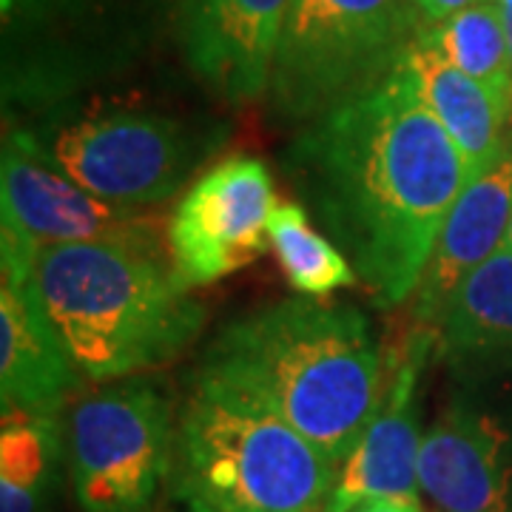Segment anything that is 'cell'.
Returning a JSON list of instances; mask_svg holds the SVG:
<instances>
[{
    "label": "cell",
    "mask_w": 512,
    "mask_h": 512,
    "mask_svg": "<svg viewBox=\"0 0 512 512\" xmlns=\"http://www.w3.org/2000/svg\"><path fill=\"white\" fill-rule=\"evenodd\" d=\"M498 3H504V0H498Z\"/></svg>",
    "instance_id": "cell-26"
},
{
    "label": "cell",
    "mask_w": 512,
    "mask_h": 512,
    "mask_svg": "<svg viewBox=\"0 0 512 512\" xmlns=\"http://www.w3.org/2000/svg\"><path fill=\"white\" fill-rule=\"evenodd\" d=\"M0 214L37 248L46 245H123L168 254L160 214L103 200L6 137L0 160Z\"/></svg>",
    "instance_id": "cell-9"
},
{
    "label": "cell",
    "mask_w": 512,
    "mask_h": 512,
    "mask_svg": "<svg viewBox=\"0 0 512 512\" xmlns=\"http://www.w3.org/2000/svg\"><path fill=\"white\" fill-rule=\"evenodd\" d=\"M433 353L456 370L512 362V248L504 245L458 285Z\"/></svg>",
    "instance_id": "cell-16"
},
{
    "label": "cell",
    "mask_w": 512,
    "mask_h": 512,
    "mask_svg": "<svg viewBox=\"0 0 512 512\" xmlns=\"http://www.w3.org/2000/svg\"><path fill=\"white\" fill-rule=\"evenodd\" d=\"M512 225V137L481 174L470 177L441 228L413 296V330L436 339L456 288L507 245Z\"/></svg>",
    "instance_id": "cell-12"
},
{
    "label": "cell",
    "mask_w": 512,
    "mask_h": 512,
    "mask_svg": "<svg viewBox=\"0 0 512 512\" xmlns=\"http://www.w3.org/2000/svg\"><path fill=\"white\" fill-rule=\"evenodd\" d=\"M60 433L49 416H3L0 512H43L57 476Z\"/></svg>",
    "instance_id": "cell-18"
},
{
    "label": "cell",
    "mask_w": 512,
    "mask_h": 512,
    "mask_svg": "<svg viewBox=\"0 0 512 512\" xmlns=\"http://www.w3.org/2000/svg\"><path fill=\"white\" fill-rule=\"evenodd\" d=\"M103 200L151 208L183 191L222 134L154 111H97L46 131L6 134Z\"/></svg>",
    "instance_id": "cell-6"
},
{
    "label": "cell",
    "mask_w": 512,
    "mask_h": 512,
    "mask_svg": "<svg viewBox=\"0 0 512 512\" xmlns=\"http://www.w3.org/2000/svg\"><path fill=\"white\" fill-rule=\"evenodd\" d=\"M285 168L379 308L416 296L470 183V165L402 63L373 92L305 123Z\"/></svg>",
    "instance_id": "cell-1"
},
{
    "label": "cell",
    "mask_w": 512,
    "mask_h": 512,
    "mask_svg": "<svg viewBox=\"0 0 512 512\" xmlns=\"http://www.w3.org/2000/svg\"><path fill=\"white\" fill-rule=\"evenodd\" d=\"M507 248H512V225H510V234H507Z\"/></svg>",
    "instance_id": "cell-24"
},
{
    "label": "cell",
    "mask_w": 512,
    "mask_h": 512,
    "mask_svg": "<svg viewBox=\"0 0 512 512\" xmlns=\"http://www.w3.org/2000/svg\"><path fill=\"white\" fill-rule=\"evenodd\" d=\"M427 40L456 69L493 94L507 126L512 123V57L498 0H478L441 23H424Z\"/></svg>",
    "instance_id": "cell-17"
},
{
    "label": "cell",
    "mask_w": 512,
    "mask_h": 512,
    "mask_svg": "<svg viewBox=\"0 0 512 512\" xmlns=\"http://www.w3.org/2000/svg\"><path fill=\"white\" fill-rule=\"evenodd\" d=\"M171 453V404L154 382L131 376L74 404L69 464L86 512H148Z\"/></svg>",
    "instance_id": "cell-7"
},
{
    "label": "cell",
    "mask_w": 512,
    "mask_h": 512,
    "mask_svg": "<svg viewBox=\"0 0 512 512\" xmlns=\"http://www.w3.org/2000/svg\"><path fill=\"white\" fill-rule=\"evenodd\" d=\"M501 15H504V29H507V43H510V57H512V0L501 3Z\"/></svg>",
    "instance_id": "cell-22"
},
{
    "label": "cell",
    "mask_w": 512,
    "mask_h": 512,
    "mask_svg": "<svg viewBox=\"0 0 512 512\" xmlns=\"http://www.w3.org/2000/svg\"><path fill=\"white\" fill-rule=\"evenodd\" d=\"M478 0H416V6L421 9V15L427 23H441V20L453 18L456 12L473 6Z\"/></svg>",
    "instance_id": "cell-20"
},
{
    "label": "cell",
    "mask_w": 512,
    "mask_h": 512,
    "mask_svg": "<svg viewBox=\"0 0 512 512\" xmlns=\"http://www.w3.org/2000/svg\"><path fill=\"white\" fill-rule=\"evenodd\" d=\"M271 248L288 276V285L299 296L322 299L339 288H350L359 279L350 268L348 256L325 239L308 220L305 208L296 202H282L271 214Z\"/></svg>",
    "instance_id": "cell-19"
},
{
    "label": "cell",
    "mask_w": 512,
    "mask_h": 512,
    "mask_svg": "<svg viewBox=\"0 0 512 512\" xmlns=\"http://www.w3.org/2000/svg\"><path fill=\"white\" fill-rule=\"evenodd\" d=\"M436 339L407 333L402 356L390 365L379 413L339 470L328 512H353L370 501H419V379Z\"/></svg>",
    "instance_id": "cell-10"
},
{
    "label": "cell",
    "mask_w": 512,
    "mask_h": 512,
    "mask_svg": "<svg viewBox=\"0 0 512 512\" xmlns=\"http://www.w3.org/2000/svg\"><path fill=\"white\" fill-rule=\"evenodd\" d=\"M208 365L248 384L336 470L384 399V356L367 316L293 296L222 330Z\"/></svg>",
    "instance_id": "cell-2"
},
{
    "label": "cell",
    "mask_w": 512,
    "mask_h": 512,
    "mask_svg": "<svg viewBox=\"0 0 512 512\" xmlns=\"http://www.w3.org/2000/svg\"><path fill=\"white\" fill-rule=\"evenodd\" d=\"M23 3H29V6H35L37 0H3V12H6V15H12V9H20Z\"/></svg>",
    "instance_id": "cell-23"
},
{
    "label": "cell",
    "mask_w": 512,
    "mask_h": 512,
    "mask_svg": "<svg viewBox=\"0 0 512 512\" xmlns=\"http://www.w3.org/2000/svg\"><path fill=\"white\" fill-rule=\"evenodd\" d=\"M424 23L416 0H291L268 92L274 111L313 123L373 92Z\"/></svg>",
    "instance_id": "cell-5"
},
{
    "label": "cell",
    "mask_w": 512,
    "mask_h": 512,
    "mask_svg": "<svg viewBox=\"0 0 512 512\" xmlns=\"http://www.w3.org/2000/svg\"><path fill=\"white\" fill-rule=\"evenodd\" d=\"M316 512H328V510H325V507H322V510H316Z\"/></svg>",
    "instance_id": "cell-25"
},
{
    "label": "cell",
    "mask_w": 512,
    "mask_h": 512,
    "mask_svg": "<svg viewBox=\"0 0 512 512\" xmlns=\"http://www.w3.org/2000/svg\"><path fill=\"white\" fill-rule=\"evenodd\" d=\"M276 208L268 165L248 154L211 165L188 185L165 222V248L194 291L251 265L271 245Z\"/></svg>",
    "instance_id": "cell-8"
},
{
    "label": "cell",
    "mask_w": 512,
    "mask_h": 512,
    "mask_svg": "<svg viewBox=\"0 0 512 512\" xmlns=\"http://www.w3.org/2000/svg\"><path fill=\"white\" fill-rule=\"evenodd\" d=\"M291 0H180L177 26L188 66L228 103L271 92Z\"/></svg>",
    "instance_id": "cell-11"
},
{
    "label": "cell",
    "mask_w": 512,
    "mask_h": 512,
    "mask_svg": "<svg viewBox=\"0 0 512 512\" xmlns=\"http://www.w3.org/2000/svg\"><path fill=\"white\" fill-rule=\"evenodd\" d=\"M402 66L424 106L453 137L461 157L470 165V177L481 174L507 143V120L493 94L441 55L424 35V26L407 46Z\"/></svg>",
    "instance_id": "cell-15"
},
{
    "label": "cell",
    "mask_w": 512,
    "mask_h": 512,
    "mask_svg": "<svg viewBox=\"0 0 512 512\" xmlns=\"http://www.w3.org/2000/svg\"><path fill=\"white\" fill-rule=\"evenodd\" d=\"M419 484L441 512H510L507 436L456 404L421 439Z\"/></svg>",
    "instance_id": "cell-14"
},
{
    "label": "cell",
    "mask_w": 512,
    "mask_h": 512,
    "mask_svg": "<svg viewBox=\"0 0 512 512\" xmlns=\"http://www.w3.org/2000/svg\"><path fill=\"white\" fill-rule=\"evenodd\" d=\"M83 370L40 305L35 279L0 285V402L3 416L55 419L77 396Z\"/></svg>",
    "instance_id": "cell-13"
},
{
    "label": "cell",
    "mask_w": 512,
    "mask_h": 512,
    "mask_svg": "<svg viewBox=\"0 0 512 512\" xmlns=\"http://www.w3.org/2000/svg\"><path fill=\"white\" fill-rule=\"evenodd\" d=\"M336 478L259 393L205 362L174 436V484L188 512H316Z\"/></svg>",
    "instance_id": "cell-4"
},
{
    "label": "cell",
    "mask_w": 512,
    "mask_h": 512,
    "mask_svg": "<svg viewBox=\"0 0 512 512\" xmlns=\"http://www.w3.org/2000/svg\"><path fill=\"white\" fill-rule=\"evenodd\" d=\"M35 291L92 382L131 379L177 359L205 325V311L171 256L123 245H46Z\"/></svg>",
    "instance_id": "cell-3"
},
{
    "label": "cell",
    "mask_w": 512,
    "mask_h": 512,
    "mask_svg": "<svg viewBox=\"0 0 512 512\" xmlns=\"http://www.w3.org/2000/svg\"><path fill=\"white\" fill-rule=\"evenodd\" d=\"M353 512H421L419 501H370Z\"/></svg>",
    "instance_id": "cell-21"
}]
</instances>
